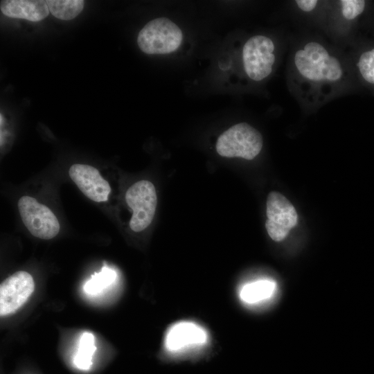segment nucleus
<instances>
[{"label": "nucleus", "instance_id": "nucleus-1", "mask_svg": "<svg viewBox=\"0 0 374 374\" xmlns=\"http://www.w3.org/2000/svg\"><path fill=\"white\" fill-rule=\"evenodd\" d=\"M288 89L302 109H319L360 86L345 48L317 35L292 44L287 65Z\"/></svg>", "mask_w": 374, "mask_h": 374}, {"label": "nucleus", "instance_id": "nucleus-2", "mask_svg": "<svg viewBox=\"0 0 374 374\" xmlns=\"http://www.w3.org/2000/svg\"><path fill=\"white\" fill-rule=\"evenodd\" d=\"M366 0L330 1L323 30L333 42L345 46L355 37V32L372 6Z\"/></svg>", "mask_w": 374, "mask_h": 374}, {"label": "nucleus", "instance_id": "nucleus-3", "mask_svg": "<svg viewBox=\"0 0 374 374\" xmlns=\"http://www.w3.org/2000/svg\"><path fill=\"white\" fill-rule=\"evenodd\" d=\"M242 58L247 77L255 82L268 78L276 64V42L269 36L256 35L244 43Z\"/></svg>", "mask_w": 374, "mask_h": 374}, {"label": "nucleus", "instance_id": "nucleus-4", "mask_svg": "<svg viewBox=\"0 0 374 374\" xmlns=\"http://www.w3.org/2000/svg\"><path fill=\"white\" fill-rule=\"evenodd\" d=\"M263 146L260 132L247 123L235 124L217 139L216 151L222 157L254 159Z\"/></svg>", "mask_w": 374, "mask_h": 374}, {"label": "nucleus", "instance_id": "nucleus-5", "mask_svg": "<svg viewBox=\"0 0 374 374\" xmlns=\"http://www.w3.org/2000/svg\"><path fill=\"white\" fill-rule=\"evenodd\" d=\"M183 35L170 19L161 17L149 21L139 32L137 44L147 54H166L176 51Z\"/></svg>", "mask_w": 374, "mask_h": 374}, {"label": "nucleus", "instance_id": "nucleus-6", "mask_svg": "<svg viewBox=\"0 0 374 374\" xmlns=\"http://www.w3.org/2000/svg\"><path fill=\"white\" fill-rule=\"evenodd\" d=\"M125 200L132 209L130 229L140 232L152 222L157 204V193L153 184L147 180L139 181L127 190Z\"/></svg>", "mask_w": 374, "mask_h": 374}, {"label": "nucleus", "instance_id": "nucleus-7", "mask_svg": "<svg viewBox=\"0 0 374 374\" xmlns=\"http://www.w3.org/2000/svg\"><path fill=\"white\" fill-rule=\"evenodd\" d=\"M18 208L24 224L33 236L50 240L59 233L60 224L55 214L34 197H21Z\"/></svg>", "mask_w": 374, "mask_h": 374}, {"label": "nucleus", "instance_id": "nucleus-8", "mask_svg": "<svg viewBox=\"0 0 374 374\" xmlns=\"http://www.w3.org/2000/svg\"><path fill=\"white\" fill-rule=\"evenodd\" d=\"M267 220L265 228L269 237L276 242L284 240L298 222V215L292 204L282 194L272 191L266 202Z\"/></svg>", "mask_w": 374, "mask_h": 374}, {"label": "nucleus", "instance_id": "nucleus-9", "mask_svg": "<svg viewBox=\"0 0 374 374\" xmlns=\"http://www.w3.org/2000/svg\"><path fill=\"white\" fill-rule=\"evenodd\" d=\"M35 290L33 276L25 271H18L6 278L0 285V315L16 312L29 299Z\"/></svg>", "mask_w": 374, "mask_h": 374}, {"label": "nucleus", "instance_id": "nucleus-10", "mask_svg": "<svg viewBox=\"0 0 374 374\" xmlns=\"http://www.w3.org/2000/svg\"><path fill=\"white\" fill-rule=\"evenodd\" d=\"M343 47L359 85L374 92V39L355 37Z\"/></svg>", "mask_w": 374, "mask_h": 374}, {"label": "nucleus", "instance_id": "nucleus-11", "mask_svg": "<svg viewBox=\"0 0 374 374\" xmlns=\"http://www.w3.org/2000/svg\"><path fill=\"white\" fill-rule=\"evenodd\" d=\"M208 339L207 331L199 324L183 321L171 326L165 336V347L170 353H181L204 346Z\"/></svg>", "mask_w": 374, "mask_h": 374}, {"label": "nucleus", "instance_id": "nucleus-12", "mask_svg": "<svg viewBox=\"0 0 374 374\" xmlns=\"http://www.w3.org/2000/svg\"><path fill=\"white\" fill-rule=\"evenodd\" d=\"M69 175L82 193L89 199L96 202H106L111 192L109 183L94 167L75 163L69 170Z\"/></svg>", "mask_w": 374, "mask_h": 374}, {"label": "nucleus", "instance_id": "nucleus-13", "mask_svg": "<svg viewBox=\"0 0 374 374\" xmlns=\"http://www.w3.org/2000/svg\"><path fill=\"white\" fill-rule=\"evenodd\" d=\"M2 13L9 17L39 21L48 15L46 1L42 0H4L1 1Z\"/></svg>", "mask_w": 374, "mask_h": 374}, {"label": "nucleus", "instance_id": "nucleus-14", "mask_svg": "<svg viewBox=\"0 0 374 374\" xmlns=\"http://www.w3.org/2000/svg\"><path fill=\"white\" fill-rule=\"evenodd\" d=\"M330 1L296 0L292 8L301 18L310 21L323 29Z\"/></svg>", "mask_w": 374, "mask_h": 374}, {"label": "nucleus", "instance_id": "nucleus-15", "mask_svg": "<svg viewBox=\"0 0 374 374\" xmlns=\"http://www.w3.org/2000/svg\"><path fill=\"white\" fill-rule=\"evenodd\" d=\"M276 283L261 279L244 285L240 290V298L245 303L256 304L269 299L276 290Z\"/></svg>", "mask_w": 374, "mask_h": 374}, {"label": "nucleus", "instance_id": "nucleus-16", "mask_svg": "<svg viewBox=\"0 0 374 374\" xmlns=\"http://www.w3.org/2000/svg\"><path fill=\"white\" fill-rule=\"evenodd\" d=\"M46 2L49 12L62 20H70L77 17L84 4L82 0H48Z\"/></svg>", "mask_w": 374, "mask_h": 374}, {"label": "nucleus", "instance_id": "nucleus-17", "mask_svg": "<svg viewBox=\"0 0 374 374\" xmlns=\"http://www.w3.org/2000/svg\"><path fill=\"white\" fill-rule=\"evenodd\" d=\"M96 350L93 335L89 332L82 333L74 357L75 366L82 370H88L92 365V357Z\"/></svg>", "mask_w": 374, "mask_h": 374}, {"label": "nucleus", "instance_id": "nucleus-18", "mask_svg": "<svg viewBox=\"0 0 374 374\" xmlns=\"http://www.w3.org/2000/svg\"><path fill=\"white\" fill-rule=\"evenodd\" d=\"M116 278V271L109 267H104L99 273H96L86 282L84 291L88 294L95 295L102 292L111 285Z\"/></svg>", "mask_w": 374, "mask_h": 374}, {"label": "nucleus", "instance_id": "nucleus-19", "mask_svg": "<svg viewBox=\"0 0 374 374\" xmlns=\"http://www.w3.org/2000/svg\"><path fill=\"white\" fill-rule=\"evenodd\" d=\"M368 12H369L367 13L365 17L368 19H373V24H374V3H372L371 9Z\"/></svg>", "mask_w": 374, "mask_h": 374}]
</instances>
